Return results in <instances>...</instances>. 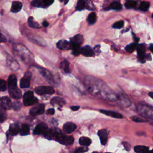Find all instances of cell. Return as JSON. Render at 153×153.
Returning a JSON list of instances; mask_svg holds the SVG:
<instances>
[{"label":"cell","instance_id":"cell-1","mask_svg":"<svg viewBox=\"0 0 153 153\" xmlns=\"http://www.w3.org/2000/svg\"><path fill=\"white\" fill-rule=\"evenodd\" d=\"M84 82L89 92L95 95V96H100L103 99L110 100L111 101H114L116 99L114 94L102 81L89 76L85 78Z\"/></svg>","mask_w":153,"mask_h":153},{"label":"cell","instance_id":"cell-2","mask_svg":"<svg viewBox=\"0 0 153 153\" xmlns=\"http://www.w3.org/2000/svg\"><path fill=\"white\" fill-rule=\"evenodd\" d=\"M23 99L24 105L26 106L33 105H35L38 102V99L34 96V93L32 91H27L24 94Z\"/></svg>","mask_w":153,"mask_h":153},{"label":"cell","instance_id":"cell-3","mask_svg":"<svg viewBox=\"0 0 153 153\" xmlns=\"http://www.w3.org/2000/svg\"><path fill=\"white\" fill-rule=\"evenodd\" d=\"M56 141L59 142L63 144V145H71L74 143V139L73 136H67L65 134H63L62 132H60L58 136H56L55 139Z\"/></svg>","mask_w":153,"mask_h":153},{"label":"cell","instance_id":"cell-4","mask_svg":"<svg viewBox=\"0 0 153 153\" xmlns=\"http://www.w3.org/2000/svg\"><path fill=\"white\" fill-rule=\"evenodd\" d=\"M137 110H138V113L143 116L150 118L151 119H152V111L151 106L150 107L149 106H146L145 105H139L137 106Z\"/></svg>","mask_w":153,"mask_h":153},{"label":"cell","instance_id":"cell-5","mask_svg":"<svg viewBox=\"0 0 153 153\" xmlns=\"http://www.w3.org/2000/svg\"><path fill=\"white\" fill-rule=\"evenodd\" d=\"M37 94L39 95H53L54 93V89L51 86H39L35 89Z\"/></svg>","mask_w":153,"mask_h":153},{"label":"cell","instance_id":"cell-6","mask_svg":"<svg viewBox=\"0 0 153 153\" xmlns=\"http://www.w3.org/2000/svg\"><path fill=\"white\" fill-rule=\"evenodd\" d=\"M61 132V130L59 129H50L49 130H47L44 134V137H46L47 139L49 140H54L56 136L59 134Z\"/></svg>","mask_w":153,"mask_h":153},{"label":"cell","instance_id":"cell-7","mask_svg":"<svg viewBox=\"0 0 153 153\" xmlns=\"http://www.w3.org/2000/svg\"><path fill=\"white\" fill-rule=\"evenodd\" d=\"M38 69L39 70V71H40V74L45 78V79L47 81V82H49V83L50 84H52V85L54 84V81L53 76H52L51 73H50L48 70H47L45 68H41V67H38Z\"/></svg>","mask_w":153,"mask_h":153},{"label":"cell","instance_id":"cell-8","mask_svg":"<svg viewBox=\"0 0 153 153\" xmlns=\"http://www.w3.org/2000/svg\"><path fill=\"white\" fill-rule=\"evenodd\" d=\"M31 76L32 74L29 71L25 73V76L21 80L20 86L21 88H28L30 86V78H31Z\"/></svg>","mask_w":153,"mask_h":153},{"label":"cell","instance_id":"cell-9","mask_svg":"<svg viewBox=\"0 0 153 153\" xmlns=\"http://www.w3.org/2000/svg\"><path fill=\"white\" fill-rule=\"evenodd\" d=\"M10 96L14 99H19L22 97V92L17 86L8 87Z\"/></svg>","mask_w":153,"mask_h":153},{"label":"cell","instance_id":"cell-10","mask_svg":"<svg viewBox=\"0 0 153 153\" xmlns=\"http://www.w3.org/2000/svg\"><path fill=\"white\" fill-rule=\"evenodd\" d=\"M45 106L44 104H40L38 105L33 107L30 109V114L32 116H36V115L42 114L44 112Z\"/></svg>","mask_w":153,"mask_h":153},{"label":"cell","instance_id":"cell-11","mask_svg":"<svg viewBox=\"0 0 153 153\" xmlns=\"http://www.w3.org/2000/svg\"><path fill=\"white\" fill-rule=\"evenodd\" d=\"M83 42V37L81 35L78 34L71 38V43L72 48L74 47H80Z\"/></svg>","mask_w":153,"mask_h":153},{"label":"cell","instance_id":"cell-12","mask_svg":"<svg viewBox=\"0 0 153 153\" xmlns=\"http://www.w3.org/2000/svg\"><path fill=\"white\" fill-rule=\"evenodd\" d=\"M0 107L5 110H8L12 108V102L7 97L0 98Z\"/></svg>","mask_w":153,"mask_h":153},{"label":"cell","instance_id":"cell-13","mask_svg":"<svg viewBox=\"0 0 153 153\" xmlns=\"http://www.w3.org/2000/svg\"><path fill=\"white\" fill-rule=\"evenodd\" d=\"M137 56L139 60L141 61H144V59L146 58V54H145V45L142 44L137 45Z\"/></svg>","mask_w":153,"mask_h":153},{"label":"cell","instance_id":"cell-14","mask_svg":"<svg viewBox=\"0 0 153 153\" xmlns=\"http://www.w3.org/2000/svg\"><path fill=\"white\" fill-rule=\"evenodd\" d=\"M48 130V126L45 123H40L37 125L34 130L35 135L44 134Z\"/></svg>","mask_w":153,"mask_h":153},{"label":"cell","instance_id":"cell-15","mask_svg":"<svg viewBox=\"0 0 153 153\" xmlns=\"http://www.w3.org/2000/svg\"><path fill=\"white\" fill-rule=\"evenodd\" d=\"M56 46L58 49L63 50H68L72 49V45L71 42L67 41L60 40L56 44Z\"/></svg>","mask_w":153,"mask_h":153},{"label":"cell","instance_id":"cell-16","mask_svg":"<svg viewBox=\"0 0 153 153\" xmlns=\"http://www.w3.org/2000/svg\"><path fill=\"white\" fill-rule=\"evenodd\" d=\"M108 131L106 129H102L100 130L98 133V136L99 137L100 139L101 144L103 145H105L107 142V139H108Z\"/></svg>","mask_w":153,"mask_h":153},{"label":"cell","instance_id":"cell-17","mask_svg":"<svg viewBox=\"0 0 153 153\" xmlns=\"http://www.w3.org/2000/svg\"><path fill=\"white\" fill-rule=\"evenodd\" d=\"M76 128V126L74 123H71V122H67V123H65L64 125H63V131L65 133L69 134V133L73 132L75 130Z\"/></svg>","mask_w":153,"mask_h":153},{"label":"cell","instance_id":"cell-18","mask_svg":"<svg viewBox=\"0 0 153 153\" xmlns=\"http://www.w3.org/2000/svg\"><path fill=\"white\" fill-rule=\"evenodd\" d=\"M50 104H51L52 105H53L54 106H57V105L60 106H63V105L65 104V100L62 98L54 97L51 99Z\"/></svg>","mask_w":153,"mask_h":153},{"label":"cell","instance_id":"cell-19","mask_svg":"<svg viewBox=\"0 0 153 153\" xmlns=\"http://www.w3.org/2000/svg\"><path fill=\"white\" fill-rule=\"evenodd\" d=\"M81 53L83 56L87 57H91L94 56L93 50L90 46H88V45L84 46L81 49Z\"/></svg>","mask_w":153,"mask_h":153},{"label":"cell","instance_id":"cell-20","mask_svg":"<svg viewBox=\"0 0 153 153\" xmlns=\"http://www.w3.org/2000/svg\"><path fill=\"white\" fill-rule=\"evenodd\" d=\"M100 112L104 114H105L106 115H108V116H110L113 118H116V119H121V118L123 117L121 114L118 113L117 112H114V111L101 110H100Z\"/></svg>","mask_w":153,"mask_h":153},{"label":"cell","instance_id":"cell-21","mask_svg":"<svg viewBox=\"0 0 153 153\" xmlns=\"http://www.w3.org/2000/svg\"><path fill=\"white\" fill-rule=\"evenodd\" d=\"M22 7V4L19 1H14L13 3L12 8H11V12L12 13H16L19 12V11H21Z\"/></svg>","mask_w":153,"mask_h":153},{"label":"cell","instance_id":"cell-22","mask_svg":"<svg viewBox=\"0 0 153 153\" xmlns=\"http://www.w3.org/2000/svg\"><path fill=\"white\" fill-rule=\"evenodd\" d=\"M19 130H20V129H19V126L18 124L16 123L12 124L9 128V132L13 136H15V135L18 134V133L19 132Z\"/></svg>","mask_w":153,"mask_h":153},{"label":"cell","instance_id":"cell-23","mask_svg":"<svg viewBox=\"0 0 153 153\" xmlns=\"http://www.w3.org/2000/svg\"><path fill=\"white\" fill-rule=\"evenodd\" d=\"M19 132L22 136H27L29 134L30 129L29 127L27 124H22L21 129L19 130Z\"/></svg>","mask_w":153,"mask_h":153},{"label":"cell","instance_id":"cell-24","mask_svg":"<svg viewBox=\"0 0 153 153\" xmlns=\"http://www.w3.org/2000/svg\"><path fill=\"white\" fill-rule=\"evenodd\" d=\"M17 86V78L14 75H11L8 80V87Z\"/></svg>","mask_w":153,"mask_h":153},{"label":"cell","instance_id":"cell-25","mask_svg":"<svg viewBox=\"0 0 153 153\" xmlns=\"http://www.w3.org/2000/svg\"><path fill=\"white\" fill-rule=\"evenodd\" d=\"M91 143L90 139L87 137H81L79 139V144L83 146H89Z\"/></svg>","mask_w":153,"mask_h":153},{"label":"cell","instance_id":"cell-26","mask_svg":"<svg viewBox=\"0 0 153 153\" xmlns=\"http://www.w3.org/2000/svg\"><path fill=\"white\" fill-rule=\"evenodd\" d=\"M135 151L137 153L141 152H146L149 151V148L147 146H141V145H137L134 148Z\"/></svg>","mask_w":153,"mask_h":153},{"label":"cell","instance_id":"cell-27","mask_svg":"<svg viewBox=\"0 0 153 153\" xmlns=\"http://www.w3.org/2000/svg\"><path fill=\"white\" fill-rule=\"evenodd\" d=\"M28 24H29V26L30 27L35 28V29H38V28H40L39 24L34 21V19L32 17H30L28 19Z\"/></svg>","mask_w":153,"mask_h":153},{"label":"cell","instance_id":"cell-28","mask_svg":"<svg viewBox=\"0 0 153 153\" xmlns=\"http://www.w3.org/2000/svg\"><path fill=\"white\" fill-rule=\"evenodd\" d=\"M32 6L35 7H45L46 6L43 0H34L32 2Z\"/></svg>","mask_w":153,"mask_h":153},{"label":"cell","instance_id":"cell-29","mask_svg":"<svg viewBox=\"0 0 153 153\" xmlns=\"http://www.w3.org/2000/svg\"><path fill=\"white\" fill-rule=\"evenodd\" d=\"M96 19L97 17L95 13H91L87 17V22L90 25H93V24L95 23L96 21Z\"/></svg>","mask_w":153,"mask_h":153},{"label":"cell","instance_id":"cell-30","mask_svg":"<svg viewBox=\"0 0 153 153\" xmlns=\"http://www.w3.org/2000/svg\"><path fill=\"white\" fill-rule=\"evenodd\" d=\"M69 65V63L67 60L63 61V62H62L60 63L61 68H62L63 70H64V71L66 73H70Z\"/></svg>","mask_w":153,"mask_h":153},{"label":"cell","instance_id":"cell-31","mask_svg":"<svg viewBox=\"0 0 153 153\" xmlns=\"http://www.w3.org/2000/svg\"><path fill=\"white\" fill-rule=\"evenodd\" d=\"M121 4H120L119 2L115 1L113 2V3L111 4V5L110 6V9L113 10H120L121 9Z\"/></svg>","mask_w":153,"mask_h":153},{"label":"cell","instance_id":"cell-32","mask_svg":"<svg viewBox=\"0 0 153 153\" xmlns=\"http://www.w3.org/2000/svg\"><path fill=\"white\" fill-rule=\"evenodd\" d=\"M137 47L136 43H131L130 44H129L126 47V50L129 53H132L134 50L136 49Z\"/></svg>","mask_w":153,"mask_h":153},{"label":"cell","instance_id":"cell-33","mask_svg":"<svg viewBox=\"0 0 153 153\" xmlns=\"http://www.w3.org/2000/svg\"><path fill=\"white\" fill-rule=\"evenodd\" d=\"M85 7V1L84 0H78L77 4L76 6V9L77 10H81Z\"/></svg>","mask_w":153,"mask_h":153},{"label":"cell","instance_id":"cell-34","mask_svg":"<svg viewBox=\"0 0 153 153\" xmlns=\"http://www.w3.org/2000/svg\"><path fill=\"white\" fill-rule=\"evenodd\" d=\"M12 108L15 111H18L22 108V104L20 102L14 101L13 103L12 104Z\"/></svg>","mask_w":153,"mask_h":153},{"label":"cell","instance_id":"cell-35","mask_svg":"<svg viewBox=\"0 0 153 153\" xmlns=\"http://www.w3.org/2000/svg\"><path fill=\"white\" fill-rule=\"evenodd\" d=\"M149 7H150V3H148V2L144 1L141 3L139 8H140V10L145 12V11L148 10V8H149Z\"/></svg>","mask_w":153,"mask_h":153},{"label":"cell","instance_id":"cell-36","mask_svg":"<svg viewBox=\"0 0 153 153\" xmlns=\"http://www.w3.org/2000/svg\"><path fill=\"white\" fill-rule=\"evenodd\" d=\"M136 2L134 1V0H129L126 3V7L128 8H131L136 6Z\"/></svg>","mask_w":153,"mask_h":153},{"label":"cell","instance_id":"cell-37","mask_svg":"<svg viewBox=\"0 0 153 153\" xmlns=\"http://www.w3.org/2000/svg\"><path fill=\"white\" fill-rule=\"evenodd\" d=\"M123 25H124L123 21H120L117 22H115V23H114L113 25V28H115V29H120V28H121L123 27Z\"/></svg>","mask_w":153,"mask_h":153},{"label":"cell","instance_id":"cell-38","mask_svg":"<svg viewBox=\"0 0 153 153\" xmlns=\"http://www.w3.org/2000/svg\"><path fill=\"white\" fill-rule=\"evenodd\" d=\"M7 89V84L3 80L0 79V91H4Z\"/></svg>","mask_w":153,"mask_h":153},{"label":"cell","instance_id":"cell-39","mask_svg":"<svg viewBox=\"0 0 153 153\" xmlns=\"http://www.w3.org/2000/svg\"><path fill=\"white\" fill-rule=\"evenodd\" d=\"M73 49V54L75 56H78L81 53L80 47H74L72 48Z\"/></svg>","mask_w":153,"mask_h":153},{"label":"cell","instance_id":"cell-40","mask_svg":"<svg viewBox=\"0 0 153 153\" xmlns=\"http://www.w3.org/2000/svg\"><path fill=\"white\" fill-rule=\"evenodd\" d=\"M6 117H7V115L5 112H3V111L0 112V123L5 121Z\"/></svg>","mask_w":153,"mask_h":153},{"label":"cell","instance_id":"cell-41","mask_svg":"<svg viewBox=\"0 0 153 153\" xmlns=\"http://www.w3.org/2000/svg\"><path fill=\"white\" fill-rule=\"evenodd\" d=\"M88 151V148L85 147H80L75 150V152H86Z\"/></svg>","mask_w":153,"mask_h":153},{"label":"cell","instance_id":"cell-42","mask_svg":"<svg viewBox=\"0 0 153 153\" xmlns=\"http://www.w3.org/2000/svg\"><path fill=\"white\" fill-rule=\"evenodd\" d=\"M132 119L134 121L139 122V123H141V122H146V121H145V120L142 119L141 118H139L138 117H133L132 118Z\"/></svg>","mask_w":153,"mask_h":153},{"label":"cell","instance_id":"cell-43","mask_svg":"<svg viewBox=\"0 0 153 153\" xmlns=\"http://www.w3.org/2000/svg\"><path fill=\"white\" fill-rule=\"evenodd\" d=\"M43 1L44 2V3L46 6L51 5V4H53L54 2V0H43Z\"/></svg>","mask_w":153,"mask_h":153},{"label":"cell","instance_id":"cell-44","mask_svg":"<svg viewBox=\"0 0 153 153\" xmlns=\"http://www.w3.org/2000/svg\"><path fill=\"white\" fill-rule=\"evenodd\" d=\"M6 41V38L3 34L0 33V43H4Z\"/></svg>","mask_w":153,"mask_h":153},{"label":"cell","instance_id":"cell-45","mask_svg":"<svg viewBox=\"0 0 153 153\" xmlns=\"http://www.w3.org/2000/svg\"><path fill=\"white\" fill-rule=\"evenodd\" d=\"M54 110L53 108H50L49 109V110H48L47 111V114H50V115H53L54 114Z\"/></svg>","mask_w":153,"mask_h":153},{"label":"cell","instance_id":"cell-46","mask_svg":"<svg viewBox=\"0 0 153 153\" xmlns=\"http://www.w3.org/2000/svg\"><path fill=\"white\" fill-rule=\"evenodd\" d=\"M79 108H80L79 106H73L71 107V110L73 111H78V110H79Z\"/></svg>","mask_w":153,"mask_h":153},{"label":"cell","instance_id":"cell-47","mask_svg":"<svg viewBox=\"0 0 153 153\" xmlns=\"http://www.w3.org/2000/svg\"><path fill=\"white\" fill-rule=\"evenodd\" d=\"M132 35H133V39H134L135 41V43L138 42V41H139V38H137V37H136V35H135L133 33H132Z\"/></svg>","mask_w":153,"mask_h":153},{"label":"cell","instance_id":"cell-48","mask_svg":"<svg viewBox=\"0 0 153 153\" xmlns=\"http://www.w3.org/2000/svg\"><path fill=\"white\" fill-rule=\"evenodd\" d=\"M43 27H47L49 25V23L47 22V21H44L43 22Z\"/></svg>","mask_w":153,"mask_h":153},{"label":"cell","instance_id":"cell-49","mask_svg":"<svg viewBox=\"0 0 153 153\" xmlns=\"http://www.w3.org/2000/svg\"><path fill=\"white\" fill-rule=\"evenodd\" d=\"M148 95H149V96L151 98H152V96H153V93L152 92H150L149 93H148Z\"/></svg>","mask_w":153,"mask_h":153},{"label":"cell","instance_id":"cell-50","mask_svg":"<svg viewBox=\"0 0 153 153\" xmlns=\"http://www.w3.org/2000/svg\"><path fill=\"white\" fill-rule=\"evenodd\" d=\"M150 51H151L152 52V44H150Z\"/></svg>","mask_w":153,"mask_h":153},{"label":"cell","instance_id":"cell-51","mask_svg":"<svg viewBox=\"0 0 153 153\" xmlns=\"http://www.w3.org/2000/svg\"><path fill=\"white\" fill-rule=\"evenodd\" d=\"M69 1V0H65V4H67L68 3V2Z\"/></svg>","mask_w":153,"mask_h":153}]
</instances>
